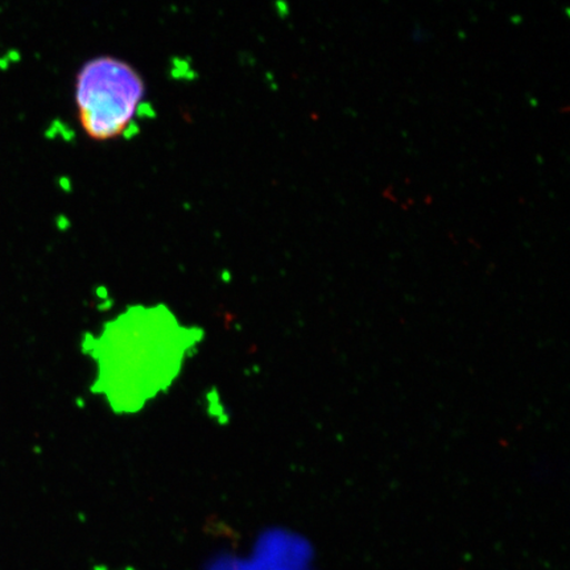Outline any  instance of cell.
<instances>
[{
  "label": "cell",
  "instance_id": "cell-1",
  "mask_svg": "<svg viewBox=\"0 0 570 570\" xmlns=\"http://www.w3.org/2000/svg\"><path fill=\"white\" fill-rule=\"evenodd\" d=\"M203 340L167 306H130L83 338L91 390L117 415H135L173 389Z\"/></svg>",
  "mask_w": 570,
  "mask_h": 570
},
{
  "label": "cell",
  "instance_id": "cell-2",
  "mask_svg": "<svg viewBox=\"0 0 570 570\" xmlns=\"http://www.w3.org/2000/svg\"><path fill=\"white\" fill-rule=\"evenodd\" d=\"M145 95L139 71L118 57L98 56L85 62L75 92L82 130L97 141L124 137Z\"/></svg>",
  "mask_w": 570,
  "mask_h": 570
}]
</instances>
